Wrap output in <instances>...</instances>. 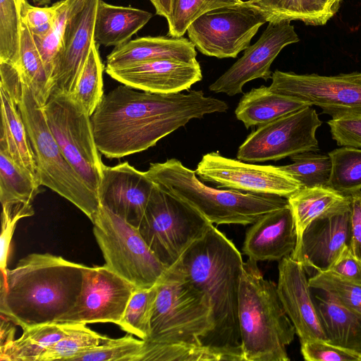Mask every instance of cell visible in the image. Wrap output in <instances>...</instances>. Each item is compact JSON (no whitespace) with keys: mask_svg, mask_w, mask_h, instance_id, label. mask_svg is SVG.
<instances>
[{"mask_svg":"<svg viewBox=\"0 0 361 361\" xmlns=\"http://www.w3.org/2000/svg\"><path fill=\"white\" fill-rule=\"evenodd\" d=\"M300 352L307 361H361V355L323 340L300 343Z\"/></svg>","mask_w":361,"mask_h":361,"instance_id":"f6af8a7d","label":"cell"},{"mask_svg":"<svg viewBox=\"0 0 361 361\" xmlns=\"http://www.w3.org/2000/svg\"><path fill=\"white\" fill-rule=\"evenodd\" d=\"M157 185L128 162L103 166L97 195L100 205L138 228Z\"/></svg>","mask_w":361,"mask_h":361,"instance_id":"ac0fdd59","label":"cell"},{"mask_svg":"<svg viewBox=\"0 0 361 361\" xmlns=\"http://www.w3.org/2000/svg\"><path fill=\"white\" fill-rule=\"evenodd\" d=\"M324 293L316 295V305L326 341L361 355V315Z\"/></svg>","mask_w":361,"mask_h":361,"instance_id":"4316f807","label":"cell"},{"mask_svg":"<svg viewBox=\"0 0 361 361\" xmlns=\"http://www.w3.org/2000/svg\"><path fill=\"white\" fill-rule=\"evenodd\" d=\"M99 45L93 43L73 92L69 95L91 116L102 101L104 94V65Z\"/></svg>","mask_w":361,"mask_h":361,"instance_id":"836d02e7","label":"cell"},{"mask_svg":"<svg viewBox=\"0 0 361 361\" xmlns=\"http://www.w3.org/2000/svg\"><path fill=\"white\" fill-rule=\"evenodd\" d=\"M256 261L243 263L238 319L245 361H289L286 347L295 329L280 301L276 284L264 278Z\"/></svg>","mask_w":361,"mask_h":361,"instance_id":"5b68a950","label":"cell"},{"mask_svg":"<svg viewBox=\"0 0 361 361\" xmlns=\"http://www.w3.org/2000/svg\"><path fill=\"white\" fill-rule=\"evenodd\" d=\"M269 89L315 105L332 118L361 114V73L320 75L276 70Z\"/></svg>","mask_w":361,"mask_h":361,"instance_id":"4fadbf2b","label":"cell"},{"mask_svg":"<svg viewBox=\"0 0 361 361\" xmlns=\"http://www.w3.org/2000/svg\"><path fill=\"white\" fill-rule=\"evenodd\" d=\"M195 172L204 182L241 192L288 198L301 188L299 182L279 166L253 164L216 152L204 154Z\"/></svg>","mask_w":361,"mask_h":361,"instance_id":"5bb4252c","label":"cell"},{"mask_svg":"<svg viewBox=\"0 0 361 361\" xmlns=\"http://www.w3.org/2000/svg\"><path fill=\"white\" fill-rule=\"evenodd\" d=\"M265 23L264 15L246 1L204 13L189 25L187 32L202 54L219 59L235 58L250 46Z\"/></svg>","mask_w":361,"mask_h":361,"instance_id":"8fae6325","label":"cell"},{"mask_svg":"<svg viewBox=\"0 0 361 361\" xmlns=\"http://www.w3.org/2000/svg\"><path fill=\"white\" fill-rule=\"evenodd\" d=\"M310 106L300 99L271 91L264 85L252 88L240 100L235 114L246 128L260 126Z\"/></svg>","mask_w":361,"mask_h":361,"instance_id":"484cf974","label":"cell"},{"mask_svg":"<svg viewBox=\"0 0 361 361\" xmlns=\"http://www.w3.org/2000/svg\"><path fill=\"white\" fill-rule=\"evenodd\" d=\"M145 173L159 188L188 203L212 224H252L288 204L287 198L277 195L209 187L195 171L173 158L151 163Z\"/></svg>","mask_w":361,"mask_h":361,"instance_id":"8992f818","label":"cell"},{"mask_svg":"<svg viewBox=\"0 0 361 361\" xmlns=\"http://www.w3.org/2000/svg\"><path fill=\"white\" fill-rule=\"evenodd\" d=\"M0 87L8 93L20 111L41 185L70 201L92 221L101 207L98 195L63 156L49 128L42 105L16 67L0 61Z\"/></svg>","mask_w":361,"mask_h":361,"instance_id":"277c9868","label":"cell"},{"mask_svg":"<svg viewBox=\"0 0 361 361\" xmlns=\"http://www.w3.org/2000/svg\"><path fill=\"white\" fill-rule=\"evenodd\" d=\"M0 98V148L5 149L16 163L29 171L39 183L35 154L20 111L1 87Z\"/></svg>","mask_w":361,"mask_h":361,"instance_id":"83f0119b","label":"cell"},{"mask_svg":"<svg viewBox=\"0 0 361 361\" xmlns=\"http://www.w3.org/2000/svg\"><path fill=\"white\" fill-rule=\"evenodd\" d=\"M219 361L234 359L226 353L205 345L155 343L145 341L140 361Z\"/></svg>","mask_w":361,"mask_h":361,"instance_id":"d590c367","label":"cell"},{"mask_svg":"<svg viewBox=\"0 0 361 361\" xmlns=\"http://www.w3.org/2000/svg\"><path fill=\"white\" fill-rule=\"evenodd\" d=\"M350 208L314 220L305 228L299 249L293 259L305 269L328 271L342 250L350 246Z\"/></svg>","mask_w":361,"mask_h":361,"instance_id":"44dd1931","label":"cell"},{"mask_svg":"<svg viewBox=\"0 0 361 361\" xmlns=\"http://www.w3.org/2000/svg\"><path fill=\"white\" fill-rule=\"evenodd\" d=\"M100 1L73 0L71 3L49 78L50 94L70 95L75 90L94 42V22Z\"/></svg>","mask_w":361,"mask_h":361,"instance_id":"2e32d148","label":"cell"},{"mask_svg":"<svg viewBox=\"0 0 361 361\" xmlns=\"http://www.w3.org/2000/svg\"><path fill=\"white\" fill-rule=\"evenodd\" d=\"M343 0H324L331 11L335 15L340 8Z\"/></svg>","mask_w":361,"mask_h":361,"instance_id":"816d5d0a","label":"cell"},{"mask_svg":"<svg viewBox=\"0 0 361 361\" xmlns=\"http://www.w3.org/2000/svg\"><path fill=\"white\" fill-rule=\"evenodd\" d=\"M322 124L312 106L258 126L239 147L237 159L257 163L278 161L319 150L316 131Z\"/></svg>","mask_w":361,"mask_h":361,"instance_id":"7c38bea8","label":"cell"},{"mask_svg":"<svg viewBox=\"0 0 361 361\" xmlns=\"http://www.w3.org/2000/svg\"><path fill=\"white\" fill-rule=\"evenodd\" d=\"M40 183L27 169L0 148V201L1 204H32L40 192Z\"/></svg>","mask_w":361,"mask_h":361,"instance_id":"4dcf8cb0","label":"cell"},{"mask_svg":"<svg viewBox=\"0 0 361 361\" xmlns=\"http://www.w3.org/2000/svg\"><path fill=\"white\" fill-rule=\"evenodd\" d=\"M145 341L128 333L119 338L106 340L98 346L82 352L70 361H140Z\"/></svg>","mask_w":361,"mask_h":361,"instance_id":"60d3db41","label":"cell"},{"mask_svg":"<svg viewBox=\"0 0 361 361\" xmlns=\"http://www.w3.org/2000/svg\"><path fill=\"white\" fill-rule=\"evenodd\" d=\"M214 325L206 294L176 268L169 267L158 281L150 334L145 341L203 345Z\"/></svg>","mask_w":361,"mask_h":361,"instance_id":"52a82bcc","label":"cell"},{"mask_svg":"<svg viewBox=\"0 0 361 361\" xmlns=\"http://www.w3.org/2000/svg\"><path fill=\"white\" fill-rule=\"evenodd\" d=\"M328 154L331 171L327 186L344 195L361 191V149L342 146Z\"/></svg>","mask_w":361,"mask_h":361,"instance_id":"d6a6232c","label":"cell"},{"mask_svg":"<svg viewBox=\"0 0 361 361\" xmlns=\"http://www.w3.org/2000/svg\"><path fill=\"white\" fill-rule=\"evenodd\" d=\"M252 225L242 249L248 258L256 262L280 261L292 254L297 233L288 204L263 215Z\"/></svg>","mask_w":361,"mask_h":361,"instance_id":"7402d4cb","label":"cell"},{"mask_svg":"<svg viewBox=\"0 0 361 361\" xmlns=\"http://www.w3.org/2000/svg\"><path fill=\"white\" fill-rule=\"evenodd\" d=\"M291 164L279 168L297 180L301 188L327 186L331 161L329 154L308 151L291 156Z\"/></svg>","mask_w":361,"mask_h":361,"instance_id":"74e56055","label":"cell"},{"mask_svg":"<svg viewBox=\"0 0 361 361\" xmlns=\"http://www.w3.org/2000/svg\"><path fill=\"white\" fill-rule=\"evenodd\" d=\"M350 197V249L361 260V191Z\"/></svg>","mask_w":361,"mask_h":361,"instance_id":"681fc988","label":"cell"},{"mask_svg":"<svg viewBox=\"0 0 361 361\" xmlns=\"http://www.w3.org/2000/svg\"><path fill=\"white\" fill-rule=\"evenodd\" d=\"M194 44L183 37H142L115 47L106 56L105 68H118L158 59L186 62L196 60Z\"/></svg>","mask_w":361,"mask_h":361,"instance_id":"603a6c76","label":"cell"},{"mask_svg":"<svg viewBox=\"0 0 361 361\" xmlns=\"http://www.w3.org/2000/svg\"><path fill=\"white\" fill-rule=\"evenodd\" d=\"M287 200L297 233L293 252L299 249L303 232L311 222L319 217L350 208V195H342L328 186L301 188Z\"/></svg>","mask_w":361,"mask_h":361,"instance_id":"cb8c5ba5","label":"cell"},{"mask_svg":"<svg viewBox=\"0 0 361 361\" xmlns=\"http://www.w3.org/2000/svg\"><path fill=\"white\" fill-rule=\"evenodd\" d=\"M137 90L117 86L103 96L91 116L96 145L106 158L145 151L191 119L228 109L224 101L206 97L202 90L186 94Z\"/></svg>","mask_w":361,"mask_h":361,"instance_id":"6da1fadb","label":"cell"},{"mask_svg":"<svg viewBox=\"0 0 361 361\" xmlns=\"http://www.w3.org/2000/svg\"><path fill=\"white\" fill-rule=\"evenodd\" d=\"M42 107L63 156L97 194L104 164L96 145L91 116L68 94H51Z\"/></svg>","mask_w":361,"mask_h":361,"instance_id":"30bf717a","label":"cell"},{"mask_svg":"<svg viewBox=\"0 0 361 361\" xmlns=\"http://www.w3.org/2000/svg\"><path fill=\"white\" fill-rule=\"evenodd\" d=\"M243 261L234 243L212 224L172 267L207 296L214 328L203 345L245 361L238 319Z\"/></svg>","mask_w":361,"mask_h":361,"instance_id":"7a4b0ae2","label":"cell"},{"mask_svg":"<svg viewBox=\"0 0 361 361\" xmlns=\"http://www.w3.org/2000/svg\"><path fill=\"white\" fill-rule=\"evenodd\" d=\"M148 11L131 6L99 3L94 27V40L104 47L121 45L142 28L152 18Z\"/></svg>","mask_w":361,"mask_h":361,"instance_id":"d4e9b609","label":"cell"},{"mask_svg":"<svg viewBox=\"0 0 361 361\" xmlns=\"http://www.w3.org/2000/svg\"><path fill=\"white\" fill-rule=\"evenodd\" d=\"M300 39L290 21H271L258 40L245 49L243 55L209 85V90L234 96L252 80L271 78L270 67L280 51Z\"/></svg>","mask_w":361,"mask_h":361,"instance_id":"e0dca14e","label":"cell"},{"mask_svg":"<svg viewBox=\"0 0 361 361\" xmlns=\"http://www.w3.org/2000/svg\"><path fill=\"white\" fill-rule=\"evenodd\" d=\"M106 338L89 329L85 324H76L68 334L49 346L38 361H70L77 355L102 344Z\"/></svg>","mask_w":361,"mask_h":361,"instance_id":"f35d334b","label":"cell"},{"mask_svg":"<svg viewBox=\"0 0 361 361\" xmlns=\"http://www.w3.org/2000/svg\"><path fill=\"white\" fill-rule=\"evenodd\" d=\"M212 224L188 203L157 185L138 229L154 255L169 268Z\"/></svg>","mask_w":361,"mask_h":361,"instance_id":"9c48e42d","label":"cell"},{"mask_svg":"<svg viewBox=\"0 0 361 361\" xmlns=\"http://www.w3.org/2000/svg\"><path fill=\"white\" fill-rule=\"evenodd\" d=\"M157 290L158 282L149 288L134 290L118 324L122 330L144 341L148 338Z\"/></svg>","mask_w":361,"mask_h":361,"instance_id":"e575fe53","label":"cell"},{"mask_svg":"<svg viewBox=\"0 0 361 361\" xmlns=\"http://www.w3.org/2000/svg\"><path fill=\"white\" fill-rule=\"evenodd\" d=\"M242 0H171L168 23V36L183 37L189 25L204 13L226 6L242 3Z\"/></svg>","mask_w":361,"mask_h":361,"instance_id":"ab89813d","label":"cell"},{"mask_svg":"<svg viewBox=\"0 0 361 361\" xmlns=\"http://www.w3.org/2000/svg\"><path fill=\"white\" fill-rule=\"evenodd\" d=\"M23 80L30 87L42 105L50 94L49 79L34 37L22 19L20 62L17 68Z\"/></svg>","mask_w":361,"mask_h":361,"instance_id":"1f68e13d","label":"cell"},{"mask_svg":"<svg viewBox=\"0 0 361 361\" xmlns=\"http://www.w3.org/2000/svg\"><path fill=\"white\" fill-rule=\"evenodd\" d=\"M73 1L61 0L57 1L56 16L51 31L42 39H34L49 79L53 69L55 56L61 45L68 10Z\"/></svg>","mask_w":361,"mask_h":361,"instance_id":"7bdbcfd3","label":"cell"},{"mask_svg":"<svg viewBox=\"0 0 361 361\" xmlns=\"http://www.w3.org/2000/svg\"><path fill=\"white\" fill-rule=\"evenodd\" d=\"M308 281L311 288L329 294L341 305L361 315V286L342 279L329 271L317 272Z\"/></svg>","mask_w":361,"mask_h":361,"instance_id":"b9f144b4","label":"cell"},{"mask_svg":"<svg viewBox=\"0 0 361 361\" xmlns=\"http://www.w3.org/2000/svg\"><path fill=\"white\" fill-rule=\"evenodd\" d=\"M154 6L156 14L169 18L171 11V0H149Z\"/></svg>","mask_w":361,"mask_h":361,"instance_id":"f907efd6","label":"cell"},{"mask_svg":"<svg viewBox=\"0 0 361 361\" xmlns=\"http://www.w3.org/2000/svg\"><path fill=\"white\" fill-rule=\"evenodd\" d=\"M347 281L361 286V260L346 246L328 270Z\"/></svg>","mask_w":361,"mask_h":361,"instance_id":"c3c4849f","label":"cell"},{"mask_svg":"<svg viewBox=\"0 0 361 361\" xmlns=\"http://www.w3.org/2000/svg\"><path fill=\"white\" fill-rule=\"evenodd\" d=\"M93 233L109 270L136 288H149L167 268L149 248L138 228L101 206L92 221Z\"/></svg>","mask_w":361,"mask_h":361,"instance_id":"ba28073f","label":"cell"},{"mask_svg":"<svg viewBox=\"0 0 361 361\" xmlns=\"http://www.w3.org/2000/svg\"><path fill=\"white\" fill-rule=\"evenodd\" d=\"M1 271H5L10 252L13 233L17 222L23 217L35 214L32 204H1Z\"/></svg>","mask_w":361,"mask_h":361,"instance_id":"ee69618b","label":"cell"},{"mask_svg":"<svg viewBox=\"0 0 361 361\" xmlns=\"http://www.w3.org/2000/svg\"><path fill=\"white\" fill-rule=\"evenodd\" d=\"M305 271L303 264L290 255L281 259L276 285L278 295L300 343L314 339L326 341Z\"/></svg>","mask_w":361,"mask_h":361,"instance_id":"d6986e66","label":"cell"},{"mask_svg":"<svg viewBox=\"0 0 361 361\" xmlns=\"http://www.w3.org/2000/svg\"><path fill=\"white\" fill-rule=\"evenodd\" d=\"M87 266L49 253H32L1 272L0 312L23 329L56 323L74 305Z\"/></svg>","mask_w":361,"mask_h":361,"instance_id":"3957f363","label":"cell"},{"mask_svg":"<svg viewBox=\"0 0 361 361\" xmlns=\"http://www.w3.org/2000/svg\"><path fill=\"white\" fill-rule=\"evenodd\" d=\"M35 4L37 5H47L51 0H32Z\"/></svg>","mask_w":361,"mask_h":361,"instance_id":"f5cc1de1","label":"cell"},{"mask_svg":"<svg viewBox=\"0 0 361 361\" xmlns=\"http://www.w3.org/2000/svg\"><path fill=\"white\" fill-rule=\"evenodd\" d=\"M58 2L51 6H35L22 1V19L34 39H42L51 31L56 16Z\"/></svg>","mask_w":361,"mask_h":361,"instance_id":"bcb514c9","label":"cell"},{"mask_svg":"<svg viewBox=\"0 0 361 361\" xmlns=\"http://www.w3.org/2000/svg\"><path fill=\"white\" fill-rule=\"evenodd\" d=\"M23 0H0V61L18 68Z\"/></svg>","mask_w":361,"mask_h":361,"instance_id":"8d00e7d4","label":"cell"},{"mask_svg":"<svg viewBox=\"0 0 361 361\" xmlns=\"http://www.w3.org/2000/svg\"><path fill=\"white\" fill-rule=\"evenodd\" d=\"M75 325L49 323L24 329L20 337L1 344L0 360L38 361L49 346L68 334Z\"/></svg>","mask_w":361,"mask_h":361,"instance_id":"f1b7e54d","label":"cell"},{"mask_svg":"<svg viewBox=\"0 0 361 361\" xmlns=\"http://www.w3.org/2000/svg\"><path fill=\"white\" fill-rule=\"evenodd\" d=\"M267 22L300 20L308 25H324L334 14L324 0H248Z\"/></svg>","mask_w":361,"mask_h":361,"instance_id":"f546056e","label":"cell"},{"mask_svg":"<svg viewBox=\"0 0 361 361\" xmlns=\"http://www.w3.org/2000/svg\"><path fill=\"white\" fill-rule=\"evenodd\" d=\"M136 287L104 265L83 271L80 292L73 307L56 323H113L118 325Z\"/></svg>","mask_w":361,"mask_h":361,"instance_id":"9a60e30c","label":"cell"},{"mask_svg":"<svg viewBox=\"0 0 361 361\" xmlns=\"http://www.w3.org/2000/svg\"><path fill=\"white\" fill-rule=\"evenodd\" d=\"M113 79L133 89L156 94H175L188 90L202 79L197 60L186 62L158 59L118 68H105Z\"/></svg>","mask_w":361,"mask_h":361,"instance_id":"ffe728a7","label":"cell"},{"mask_svg":"<svg viewBox=\"0 0 361 361\" xmlns=\"http://www.w3.org/2000/svg\"><path fill=\"white\" fill-rule=\"evenodd\" d=\"M327 124L338 146L361 149V114L331 118Z\"/></svg>","mask_w":361,"mask_h":361,"instance_id":"7dc6e473","label":"cell"}]
</instances>
